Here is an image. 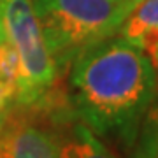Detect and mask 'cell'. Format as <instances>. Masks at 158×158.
Masks as SVG:
<instances>
[{
	"instance_id": "7",
	"label": "cell",
	"mask_w": 158,
	"mask_h": 158,
	"mask_svg": "<svg viewBox=\"0 0 158 158\" xmlns=\"http://www.w3.org/2000/svg\"><path fill=\"white\" fill-rule=\"evenodd\" d=\"M19 62L9 42H0V111H9L16 104Z\"/></svg>"
},
{
	"instance_id": "10",
	"label": "cell",
	"mask_w": 158,
	"mask_h": 158,
	"mask_svg": "<svg viewBox=\"0 0 158 158\" xmlns=\"http://www.w3.org/2000/svg\"><path fill=\"white\" fill-rule=\"evenodd\" d=\"M139 2H141V0H123V11H125V16H127V14H128V12L132 11V9H134V7H135L137 4H139Z\"/></svg>"
},
{
	"instance_id": "2",
	"label": "cell",
	"mask_w": 158,
	"mask_h": 158,
	"mask_svg": "<svg viewBox=\"0 0 158 158\" xmlns=\"http://www.w3.org/2000/svg\"><path fill=\"white\" fill-rule=\"evenodd\" d=\"M35 11L58 76L125 19L123 0H35Z\"/></svg>"
},
{
	"instance_id": "12",
	"label": "cell",
	"mask_w": 158,
	"mask_h": 158,
	"mask_svg": "<svg viewBox=\"0 0 158 158\" xmlns=\"http://www.w3.org/2000/svg\"><path fill=\"white\" fill-rule=\"evenodd\" d=\"M6 118H7V111H0V128H2V125H4Z\"/></svg>"
},
{
	"instance_id": "6",
	"label": "cell",
	"mask_w": 158,
	"mask_h": 158,
	"mask_svg": "<svg viewBox=\"0 0 158 158\" xmlns=\"http://www.w3.org/2000/svg\"><path fill=\"white\" fill-rule=\"evenodd\" d=\"M58 158H118L107 146L97 139L95 132L85 123L74 125L58 141Z\"/></svg>"
},
{
	"instance_id": "4",
	"label": "cell",
	"mask_w": 158,
	"mask_h": 158,
	"mask_svg": "<svg viewBox=\"0 0 158 158\" xmlns=\"http://www.w3.org/2000/svg\"><path fill=\"white\" fill-rule=\"evenodd\" d=\"M0 158H58L56 135L25 113L7 111L0 128Z\"/></svg>"
},
{
	"instance_id": "3",
	"label": "cell",
	"mask_w": 158,
	"mask_h": 158,
	"mask_svg": "<svg viewBox=\"0 0 158 158\" xmlns=\"http://www.w3.org/2000/svg\"><path fill=\"white\" fill-rule=\"evenodd\" d=\"M0 16L6 39L19 62L16 102L28 107L53 88L58 77L56 65L46 44L35 0H0Z\"/></svg>"
},
{
	"instance_id": "1",
	"label": "cell",
	"mask_w": 158,
	"mask_h": 158,
	"mask_svg": "<svg viewBox=\"0 0 158 158\" xmlns=\"http://www.w3.org/2000/svg\"><path fill=\"white\" fill-rule=\"evenodd\" d=\"M70 93L86 127L134 144L156 97V69L137 48L107 37L72 62Z\"/></svg>"
},
{
	"instance_id": "8",
	"label": "cell",
	"mask_w": 158,
	"mask_h": 158,
	"mask_svg": "<svg viewBox=\"0 0 158 158\" xmlns=\"http://www.w3.org/2000/svg\"><path fill=\"white\" fill-rule=\"evenodd\" d=\"M139 142H137V148L132 158H155V153H153V144H151V132H149V127L148 123H144L142 128H139Z\"/></svg>"
},
{
	"instance_id": "5",
	"label": "cell",
	"mask_w": 158,
	"mask_h": 158,
	"mask_svg": "<svg viewBox=\"0 0 158 158\" xmlns=\"http://www.w3.org/2000/svg\"><path fill=\"white\" fill-rule=\"evenodd\" d=\"M116 32L119 39L142 51L158 69V0H141Z\"/></svg>"
},
{
	"instance_id": "11",
	"label": "cell",
	"mask_w": 158,
	"mask_h": 158,
	"mask_svg": "<svg viewBox=\"0 0 158 158\" xmlns=\"http://www.w3.org/2000/svg\"><path fill=\"white\" fill-rule=\"evenodd\" d=\"M6 30H4V23H2V16H0V42H6Z\"/></svg>"
},
{
	"instance_id": "9",
	"label": "cell",
	"mask_w": 158,
	"mask_h": 158,
	"mask_svg": "<svg viewBox=\"0 0 158 158\" xmlns=\"http://www.w3.org/2000/svg\"><path fill=\"white\" fill-rule=\"evenodd\" d=\"M146 123H148V127H149V132H151L153 153H155V158H158V119H155V116H151Z\"/></svg>"
}]
</instances>
